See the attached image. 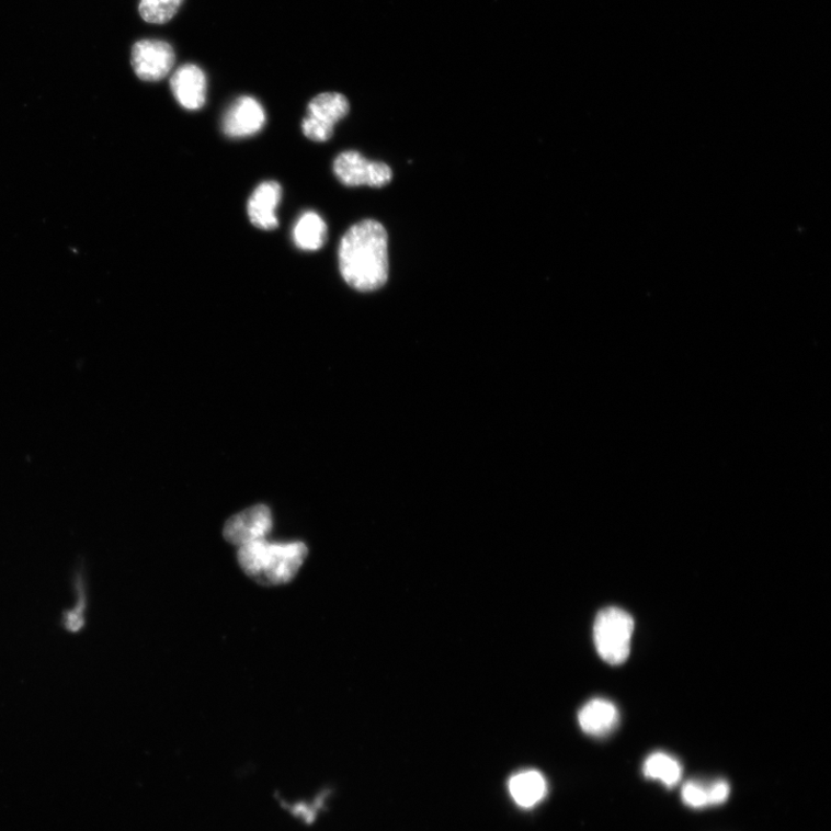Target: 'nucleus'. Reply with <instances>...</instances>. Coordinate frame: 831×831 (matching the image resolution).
I'll return each instance as SVG.
<instances>
[{
  "label": "nucleus",
  "mask_w": 831,
  "mask_h": 831,
  "mask_svg": "<svg viewBox=\"0 0 831 831\" xmlns=\"http://www.w3.org/2000/svg\"><path fill=\"white\" fill-rule=\"evenodd\" d=\"M339 266L350 287L376 292L388 280V235L375 220H364L350 228L339 247Z\"/></svg>",
  "instance_id": "nucleus-1"
},
{
  "label": "nucleus",
  "mask_w": 831,
  "mask_h": 831,
  "mask_svg": "<svg viewBox=\"0 0 831 831\" xmlns=\"http://www.w3.org/2000/svg\"><path fill=\"white\" fill-rule=\"evenodd\" d=\"M237 557L251 579L264 585H280L295 579L308 557V546L303 542L271 543L265 538L239 546Z\"/></svg>",
  "instance_id": "nucleus-2"
},
{
  "label": "nucleus",
  "mask_w": 831,
  "mask_h": 831,
  "mask_svg": "<svg viewBox=\"0 0 831 831\" xmlns=\"http://www.w3.org/2000/svg\"><path fill=\"white\" fill-rule=\"evenodd\" d=\"M634 621L619 607L600 612L594 625V641L601 658L608 664H623L629 656Z\"/></svg>",
  "instance_id": "nucleus-3"
},
{
  "label": "nucleus",
  "mask_w": 831,
  "mask_h": 831,
  "mask_svg": "<svg viewBox=\"0 0 831 831\" xmlns=\"http://www.w3.org/2000/svg\"><path fill=\"white\" fill-rule=\"evenodd\" d=\"M349 101L344 95L319 94L309 103L308 116L301 123L304 136L316 143L330 140L334 135L335 125L349 114Z\"/></svg>",
  "instance_id": "nucleus-4"
},
{
  "label": "nucleus",
  "mask_w": 831,
  "mask_h": 831,
  "mask_svg": "<svg viewBox=\"0 0 831 831\" xmlns=\"http://www.w3.org/2000/svg\"><path fill=\"white\" fill-rule=\"evenodd\" d=\"M333 170L345 186L383 187L392 179L391 169L387 164L368 161L355 150L341 152L334 161Z\"/></svg>",
  "instance_id": "nucleus-5"
},
{
  "label": "nucleus",
  "mask_w": 831,
  "mask_h": 831,
  "mask_svg": "<svg viewBox=\"0 0 831 831\" xmlns=\"http://www.w3.org/2000/svg\"><path fill=\"white\" fill-rule=\"evenodd\" d=\"M177 55L169 43L160 39H141L130 54V62L137 77L156 82L164 79L173 68Z\"/></svg>",
  "instance_id": "nucleus-6"
},
{
  "label": "nucleus",
  "mask_w": 831,
  "mask_h": 831,
  "mask_svg": "<svg viewBox=\"0 0 831 831\" xmlns=\"http://www.w3.org/2000/svg\"><path fill=\"white\" fill-rule=\"evenodd\" d=\"M273 528V515L266 505H255L231 516L225 524L224 536L232 545L242 546L265 539Z\"/></svg>",
  "instance_id": "nucleus-7"
},
{
  "label": "nucleus",
  "mask_w": 831,
  "mask_h": 831,
  "mask_svg": "<svg viewBox=\"0 0 831 831\" xmlns=\"http://www.w3.org/2000/svg\"><path fill=\"white\" fill-rule=\"evenodd\" d=\"M265 124L266 114L260 102L251 96H242L228 109L223 129L229 138H248L260 133Z\"/></svg>",
  "instance_id": "nucleus-8"
},
{
  "label": "nucleus",
  "mask_w": 831,
  "mask_h": 831,
  "mask_svg": "<svg viewBox=\"0 0 831 831\" xmlns=\"http://www.w3.org/2000/svg\"><path fill=\"white\" fill-rule=\"evenodd\" d=\"M170 87L174 99L187 111H200L205 105L207 79L196 65H183L172 76Z\"/></svg>",
  "instance_id": "nucleus-9"
},
{
  "label": "nucleus",
  "mask_w": 831,
  "mask_h": 831,
  "mask_svg": "<svg viewBox=\"0 0 831 831\" xmlns=\"http://www.w3.org/2000/svg\"><path fill=\"white\" fill-rule=\"evenodd\" d=\"M282 200V187L277 182L261 183L252 193L248 204L251 224L261 230H274L278 227L276 208Z\"/></svg>",
  "instance_id": "nucleus-10"
},
{
  "label": "nucleus",
  "mask_w": 831,
  "mask_h": 831,
  "mask_svg": "<svg viewBox=\"0 0 831 831\" xmlns=\"http://www.w3.org/2000/svg\"><path fill=\"white\" fill-rule=\"evenodd\" d=\"M618 721L617 707L604 698L592 699L579 713L580 727L590 736H605L617 727Z\"/></svg>",
  "instance_id": "nucleus-11"
},
{
  "label": "nucleus",
  "mask_w": 831,
  "mask_h": 831,
  "mask_svg": "<svg viewBox=\"0 0 831 831\" xmlns=\"http://www.w3.org/2000/svg\"><path fill=\"white\" fill-rule=\"evenodd\" d=\"M509 789L514 801L524 808L537 805L546 795L548 785L537 771H526L510 779Z\"/></svg>",
  "instance_id": "nucleus-12"
},
{
  "label": "nucleus",
  "mask_w": 831,
  "mask_h": 831,
  "mask_svg": "<svg viewBox=\"0 0 831 831\" xmlns=\"http://www.w3.org/2000/svg\"><path fill=\"white\" fill-rule=\"evenodd\" d=\"M295 246L303 251H318L327 240V226L316 212L301 214L293 231Z\"/></svg>",
  "instance_id": "nucleus-13"
},
{
  "label": "nucleus",
  "mask_w": 831,
  "mask_h": 831,
  "mask_svg": "<svg viewBox=\"0 0 831 831\" xmlns=\"http://www.w3.org/2000/svg\"><path fill=\"white\" fill-rule=\"evenodd\" d=\"M84 568L81 567L75 574L73 587L76 590L77 602L72 608L65 610L61 616V626L71 634H78L86 627V612L89 607V589Z\"/></svg>",
  "instance_id": "nucleus-14"
},
{
  "label": "nucleus",
  "mask_w": 831,
  "mask_h": 831,
  "mask_svg": "<svg viewBox=\"0 0 831 831\" xmlns=\"http://www.w3.org/2000/svg\"><path fill=\"white\" fill-rule=\"evenodd\" d=\"M644 774L651 779H659L667 786H673L681 781L683 767L673 756L658 752L651 754L644 764Z\"/></svg>",
  "instance_id": "nucleus-15"
},
{
  "label": "nucleus",
  "mask_w": 831,
  "mask_h": 831,
  "mask_svg": "<svg viewBox=\"0 0 831 831\" xmlns=\"http://www.w3.org/2000/svg\"><path fill=\"white\" fill-rule=\"evenodd\" d=\"M183 2L184 0H141L139 12L147 23L162 25L177 15Z\"/></svg>",
  "instance_id": "nucleus-16"
},
{
  "label": "nucleus",
  "mask_w": 831,
  "mask_h": 831,
  "mask_svg": "<svg viewBox=\"0 0 831 831\" xmlns=\"http://www.w3.org/2000/svg\"><path fill=\"white\" fill-rule=\"evenodd\" d=\"M682 797L684 802L692 808L710 806L709 784L691 781L684 785Z\"/></svg>",
  "instance_id": "nucleus-17"
},
{
  "label": "nucleus",
  "mask_w": 831,
  "mask_h": 831,
  "mask_svg": "<svg viewBox=\"0 0 831 831\" xmlns=\"http://www.w3.org/2000/svg\"><path fill=\"white\" fill-rule=\"evenodd\" d=\"M710 806L725 804L730 797V785L725 779L709 783Z\"/></svg>",
  "instance_id": "nucleus-18"
}]
</instances>
